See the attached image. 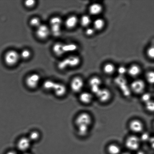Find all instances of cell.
I'll return each instance as SVG.
<instances>
[{"instance_id":"cell-24","label":"cell","mask_w":154,"mask_h":154,"mask_svg":"<svg viewBox=\"0 0 154 154\" xmlns=\"http://www.w3.org/2000/svg\"><path fill=\"white\" fill-rule=\"evenodd\" d=\"M107 150L109 154H119L121 149L119 146L116 144H111L108 146Z\"/></svg>"},{"instance_id":"cell-13","label":"cell","mask_w":154,"mask_h":154,"mask_svg":"<svg viewBox=\"0 0 154 154\" xmlns=\"http://www.w3.org/2000/svg\"><path fill=\"white\" fill-rule=\"evenodd\" d=\"M96 95L98 99L103 103L108 102L111 97V92L108 89L105 88H101Z\"/></svg>"},{"instance_id":"cell-23","label":"cell","mask_w":154,"mask_h":154,"mask_svg":"<svg viewBox=\"0 0 154 154\" xmlns=\"http://www.w3.org/2000/svg\"><path fill=\"white\" fill-rule=\"evenodd\" d=\"M63 51L64 54L66 53L73 52L78 49L77 45L74 43H63Z\"/></svg>"},{"instance_id":"cell-32","label":"cell","mask_w":154,"mask_h":154,"mask_svg":"<svg viewBox=\"0 0 154 154\" xmlns=\"http://www.w3.org/2000/svg\"><path fill=\"white\" fill-rule=\"evenodd\" d=\"M95 31L93 28H90V27H88L85 30V34L86 35L91 37L94 35L95 32Z\"/></svg>"},{"instance_id":"cell-7","label":"cell","mask_w":154,"mask_h":154,"mask_svg":"<svg viewBox=\"0 0 154 154\" xmlns=\"http://www.w3.org/2000/svg\"><path fill=\"white\" fill-rule=\"evenodd\" d=\"M40 80V76L37 74L34 73L30 75L26 79V84L29 88L33 89L38 86Z\"/></svg>"},{"instance_id":"cell-30","label":"cell","mask_w":154,"mask_h":154,"mask_svg":"<svg viewBox=\"0 0 154 154\" xmlns=\"http://www.w3.org/2000/svg\"><path fill=\"white\" fill-rule=\"evenodd\" d=\"M145 103L146 108L147 111L149 112H153L154 111V104L153 101L150 100Z\"/></svg>"},{"instance_id":"cell-28","label":"cell","mask_w":154,"mask_h":154,"mask_svg":"<svg viewBox=\"0 0 154 154\" xmlns=\"http://www.w3.org/2000/svg\"><path fill=\"white\" fill-rule=\"evenodd\" d=\"M31 54V52H30L29 50L25 49L22 51L20 55V57H22L23 59L26 60L30 58Z\"/></svg>"},{"instance_id":"cell-15","label":"cell","mask_w":154,"mask_h":154,"mask_svg":"<svg viewBox=\"0 0 154 154\" xmlns=\"http://www.w3.org/2000/svg\"><path fill=\"white\" fill-rule=\"evenodd\" d=\"M103 7L102 5L99 3H94L89 7V13L92 16H97L102 13Z\"/></svg>"},{"instance_id":"cell-3","label":"cell","mask_w":154,"mask_h":154,"mask_svg":"<svg viewBox=\"0 0 154 154\" xmlns=\"http://www.w3.org/2000/svg\"><path fill=\"white\" fill-rule=\"evenodd\" d=\"M91 116L88 113L83 112L77 116L75 124L77 128H86L89 129L92 123Z\"/></svg>"},{"instance_id":"cell-37","label":"cell","mask_w":154,"mask_h":154,"mask_svg":"<svg viewBox=\"0 0 154 154\" xmlns=\"http://www.w3.org/2000/svg\"><path fill=\"white\" fill-rule=\"evenodd\" d=\"M136 154H145V153L143 151H139L137 152Z\"/></svg>"},{"instance_id":"cell-1","label":"cell","mask_w":154,"mask_h":154,"mask_svg":"<svg viewBox=\"0 0 154 154\" xmlns=\"http://www.w3.org/2000/svg\"><path fill=\"white\" fill-rule=\"evenodd\" d=\"M43 87L45 90H52L59 97L64 96L67 93V88L64 84L55 82L51 80H47L44 82Z\"/></svg>"},{"instance_id":"cell-9","label":"cell","mask_w":154,"mask_h":154,"mask_svg":"<svg viewBox=\"0 0 154 154\" xmlns=\"http://www.w3.org/2000/svg\"><path fill=\"white\" fill-rule=\"evenodd\" d=\"M84 85V82L80 77H76L72 80L70 83L72 90L75 93L81 91Z\"/></svg>"},{"instance_id":"cell-4","label":"cell","mask_w":154,"mask_h":154,"mask_svg":"<svg viewBox=\"0 0 154 154\" xmlns=\"http://www.w3.org/2000/svg\"><path fill=\"white\" fill-rule=\"evenodd\" d=\"M63 21L59 17H54L51 18L50 21L51 32L55 37H58L61 35V25Z\"/></svg>"},{"instance_id":"cell-20","label":"cell","mask_w":154,"mask_h":154,"mask_svg":"<svg viewBox=\"0 0 154 154\" xmlns=\"http://www.w3.org/2000/svg\"><path fill=\"white\" fill-rule=\"evenodd\" d=\"M63 43L58 42L56 43L52 47V50L54 54L58 56H61L64 55V53L63 51Z\"/></svg>"},{"instance_id":"cell-38","label":"cell","mask_w":154,"mask_h":154,"mask_svg":"<svg viewBox=\"0 0 154 154\" xmlns=\"http://www.w3.org/2000/svg\"><path fill=\"white\" fill-rule=\"evenodd\" d=\"M122 154H131L130 153H128V152H125V153H124Z\"/></svg>"},{"instance_id":"cell-27","label":"cell","mask_w":154,"mask_h":154,"mask_svg":"<svg viewBox=\"0 0 154 154\" xmlns=\"http://www.w3.org/2000/svg\"><path fill=\"white\" fill-rule=\"evenodd\" d=\"M30 24L31 26L38 28L41 25V22L39 18L35 17H33L31 19L30 21Z\"/></svg>"},{"instance_id":"cell-26","label":"cell","mask_w":154,"mask_h":154,"mask_svg":"<svg viewBox=\"0 0 154 154\" xmlns=\"http://www.w3.org/2000/svg\"><path fill=\"white\" fill-rule=\"evenodd\" d=\"M147 81L150 84H153L154 82V73L153 71L148 72L146 75Z\"/></svg>"},{"instance_id":"cell-19","label":"cell","mask_w":154,"mask_h":154,"mask_svg":"<svg viewBox=\"0 0 154 154\" xmlns=\"http://www.w3.org/2000/svg\"><path fill=\"white\" fill-rule=\"evenodd\" d=\"M105 25V21L102 18H98L93 22V28L95 31H101L103 29Z\"/></svg>"},{"instance_id":"cell-31","label":"cell","mask_w":154,"mask_h":154,"mask_svg":"<svg viewBox=\"0 0 154 154\" xmlns=\"http://www.w3.org/2000/svg\"><path fill=\"white\" fill-rule=\"evenodd\" d=\"M151 98V95L150 93H145L142 96L141 100L143 102L146 103L150 100Z\"/></svg>"},{"instance_id":"cell-16","label":"cell","mask_w":154,"mask_h":154,"mask_svg":"<svg viewBox=\"0 0 154 154\" xmlns=\"http://www.w3.org/2000/svg\"><path fill=\"white\" fill-rule=\"evenodd\" d=\"M78 22V17L75 15H72L68 17L65 21V25L66 28L71 29L76 27Z\"/></svg>"},{"instance_id":"cell-11","label":"cell","mask_w":154,"mask_h":154,"mask_svg":"<svg viewBox=\"0 0 154 154\" xmlns=\"http://www.w3.org/2000/svg\"><path fill=\"white\" fill-rule=\"evenodd\" d=\"M89 83L91 90L93 93L96 94L101 88L100 86L102 84V81L97 76L92 77L90 79Z\"/></svg>"},{"instance_id":"cell-10","label":"cell","mask_w":154,"mask_h":154,"mask_svg":"<svg viewBox=\"0 0 154 154\" xmlns=\"http://www.w3.org/2000/svg\"><path fill=\"white\" fill-rule=\"evenodd\" d=\"M146 85L144 81L141 79L135 80L131 84V88L134 93L141 94L145 88Z\"/></svg>"},{"instance_id":"cell-33","label":"cell","mask_w":154,"mask_h":154,"mask_svg":"<svg viewBox=\"0 0 154 154\" xmlns=\"http://www.w3.org/2000/svg\"><path fill=\"white\" fill-rule=\"evenodd\" d=\"M36 4V1L34 0H27L25 1L24 4L26 7L31 8L34 7Z\"/></svg>"},{"instance_id":"cell-22","label":"cell","mask_w":154,"mask_h":154,"mask_svg":"<svg viewBox=\"0 0 154 154\" xmlns=\"http://www.w3.org/2000/svg\"><path fill=\"white\" fill-rule=\"evenodd\" d=\"M91 22V18L87 15H84L81 17L80 19V24L84 28H88Z\"/></svg>"},{"instance_id":"cell-6","label":"cell","mask_w":154,"mask_h":154,"mask_svg":"<svg viewBox=\"0 0 154 154\" xmlns=\"http://www.w3.org/2000/svg\"><path fill=\"white\" fill-rule=\"evenodd\" d=\"M140 138L135 136H131L127 139L125 145L130 150L135 151L138 150L140 145Z\"/></svg>"},{"instance_id":"cell-17","label":"cell","mask_w":154,"mask_h":154,"mask_svg":"<svg viewBox=\"0 0 154 154\" xmlns=\"http://www.w3.org/2000/svg\"><path fill=\"white\" fill-rule=\"evenodd\" d=\"M141 72V67L138 65L134 64L131 66L127 69V73L130 76L132 77L138 76L140 74Z\"/></svg>"},{"instance_id":"cell-36","label":"cell","mask_w":154,"mask_h":154,"mask_svg":"<svg viewBox=\"0 0 154 154\" xmlns=\"http://www.w3.org/2000/svg\"><path fill=\"white\" fill-rule=\"evenodd\" d=\"M6 154H18V153L14 151H10L8 152Z\"/></svg>"},{"instance_id":"cell-39","label":"cell","mask_w":154,"mask_h":154,"mask_svg":"<svg viewBox=\"0 0 154 154\" xmlns=\"http://www.w3.org/2000/svg\"><path fill=\"white\" fill-rule=\"evenodd\" d=\"M23 154H31L30 153H27V152H25V153H23Z\"/></svg>"},{"instance_id":"cell-12","label":"cell","mask_w":154,"mask_h":154,"mask_svg":"<svg viewBox=\"0 0 154 154\" xmlns=\"http://www.w3.org/2000/svg\"><path fill=\"white\" fill-rule=\"evenodd\" d=\"M31 143V142L28 137H22L18 141L17 148L20 151L25 152L29 149Z\"/></svg>"},{"instance_id":"cell-18","label":"cell","mask_w":154,"mask_h":154,"mask_svg":"<svg viewBox=\"0 0 154 154\" xmlns=\"http://www.w3.org/2000/svg\"><path fill=\"white\" fill-rule=\"evenodd\" d=\"M79 100L83 103L88 104L92 102L93 96L90 93L87 92H84L80 94Z\"/></svg>"},{"instance_id":"cell-21","label":"cell","mask_w":154,"mask_h":154,"mask_svg":"<svg viewBox=\"0 0 154 154\" xmlns=\"http://www.w3.org/2000/svg\"><path fill=\"white\" fill-rule=\"evenodd\" d=\"M116 70V67L112 63H107L103 67L104 73L107 75H111L114 73Z\"/></svg>"},{"instance_id":"cell-35","label":"cell","mask_w":154,"mask_h":154,"mask_svg":"<svg viewBox=\"0 0 154 154\" xmlns=\"http://www.w3.org/2000/svg\"><path fill=\"white\" fill-rule=\"evenodd\" d=\"M150 138L149 134L147 133H144L142 135L141 137V138L140 139V141H146L148 140Z\"/></svg>"},{"instance_id":"cell-25","label":"cell","mask_w":154,"mask_h":154,"mask_svg":"<svg viewBox=\"0 0 154 154\" xmlns=\"http://www.w3.org/2000/svg\"><path fill=\"white\" fill-rule=\"evenodd\" d=\"M40 134L37 131H34L30 133L28 138L31 142L37 141L40 138Z\"/></svg>"},{"instance_id":"cell-8","label":"cell","mask_w":154,"mask_h":154,"mask_svg":"<svg viewBox=\"0 0 154 154\" xmlns=\"http://www.w3.org/2000/svg\"><path fill=\"white\" fill-rule=\"evenodd\" d=\"M50 29L47 26L45 25H41L37 28L36 34L37 37L41 40L47 38L50 34Z\"/></svg>"},{"instance_id":"cell-5","label":"cell","mask_w":154,"mask_h":154,"mask_svg":"<svg viewBox=\"0 0 154 154\" xmlns=\"http://www.w3.org/2000/svg\"><path fill=\"white\" fill-rule=\"evenodd\" d=\"M20 55L16 51L11 50L5 54L4 56V61L8 66H14L19 61Z\"/></svg>"},{"instance_id":"cell-2","label":"cell","mask_w":154,"mask_h":154,"mask_svg":"<svg viewBox=\"0 0 154 154\" xmlns=\"http://www.w3.org/2000/svg\"><path fill=\"white\" fill-rule=\"evenodd\" d=\"M81 59L76 55L70 56L60 61L58 64L59 70H63L68 68L77 67L81 63Z\"/></svg>"},{"instance_id":"cell-34","label":"cell","mask_w":154,"mask_h":154,"mask_svg":"<svg viewBox=\"0 0 154 154\" xmlns=\"http://www.w3.org/2000/svg\"><path fill=\"white\" fill-rule=\"evenodd\" d=\"M118 72L119 74L123 75L127 72V69L124 66H121L118 69Z\"/></svg>"},{"instance_id":"cell-29","label":"cell","mask_w":154,"mask_h":154,"mask_svg":"<svg viewBox=\"0 0 154 154\" xmlns=\"http://www.w3.org/2000/svg\"><path fill=\"white\" fill-rule=\"evenodd\" d=\"M146 54L147 57L150 59H153L154 57V48L153 46H150L148 48Z\"/></svg>"},{"instance_id":"cell-14","label":"cell","mask_w":154,"mask_h":154,"mask_svg":"<svg viewBox=\"0 0 154 154\" xmlns=\"http://www.w3.org/2000/svg\"><path fill=\"white\" fill-rule=\"evenodd\" d=\"M130 129L135 133H140L142 132L144 128L143 123L141 121L138 120H134L129 123Z\"/></svg>"}]
</instances>
